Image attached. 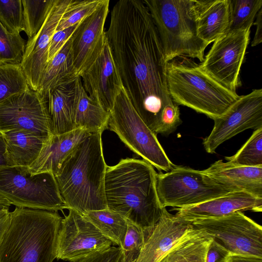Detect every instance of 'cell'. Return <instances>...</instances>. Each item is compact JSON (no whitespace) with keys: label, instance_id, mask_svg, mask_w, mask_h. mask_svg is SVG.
<instances>
[{"label":"cell","instance_id":"30","mask_svg":"<svg viewBox=\"0 0 262 262\" xmlns=\"http://www.w3.org/2000/svg\"><path fill=\"white\" fill-rule=\"evenodd\" d=\"M24 31L28 39L33 37L43 25L53 0H21Z\"/></svg>","mask_w":262,"mask_h":262},{"label":"cell","instance_id":"44","mask_svg":"<svg viewBox=\"0 0 262 262\" xmlns=\"http://www.w3.org/2000/svg\"><path fill=\"white\" fill-rule=\"evenodd\" d=\"M11 204L5 198L0 195V214L4 212L9 211Z\"/></svg>","mask_w":262,"mask_h":262},{"label":"cell","instance_id":"39","mask_svg":"<svg viewBox=\"0 0 262 262\" xmlns=\"http://www.w3.org/2000/svg\"><path fill=\"white\" fill-rule=\"evenodd\" d=\"M231 254L213 238L208 248L206 262H228Z\"/></svg>","mask_w":262,"mask_h":262},{"label":"cell","instance_id":"13","mask_svg":"<svg viewBox=\"0 0 262 262\" xmlns=\"http://www.w3.org/2000/svg\"><path fill=\"white\" fill-rule=\"evenodd\" d=\"M62 219L56 243L57 259L76 262L111 247L112 242L82 214L69 209Z\"/></svg>","mask_w":262,"mask_h":262},{"label":"cell","instance_id":"17","mask_svg":"<svg viewBox=\"0 0 262 262\" xmlns=\"http://www.w3.org/2000/svg\"><path fill=\"white\" fill-rule=\"evenodd\" d=\"M80 78L89 96L110 113L123 85L106 38L100 55Z\"/></svg>","mask_w":262,"mask_h":262},{"label":"cell","instance_id":"2","mask_svg":"<svg viewBox=\"0 0 262 262\" xmlns=\"http://www.w3.org/2000/svg\"><path fill=\"white\" fill-rule=\"evenodd\" d=\"M157 173L144 160L121 159L107 166L104 192L107 207L142 231L145 241L162 216L157 191Z\"/></svg>","mask_w":262,"mask_h":262},{"label":"cell","instance_id":"34","mask_svg":"<svg viewBox=\"0 0 262 262\" xmlns=\"http://www.w3.org/2000/svg\"><path fill=\"white\" fill-rule=\"evenodd\" d=\"M103 0H71L56 31L76 25L92 14Z\"/></svg>","mask_w":262,"mask_h":262},{"label":"cell","instance_id":"33","mask_svg":"<svg viewBox=\"0 0 262 262\" xmlns=\"http://www.w3.org/2000/svg\"><path fill=\"white\" fill-rule=\"evenodd\" d=\"M26 43L20 34L10 33L0 23V63H20Z\"/></svg>","mask_w":262,"mask_h":262},{"label":"cell","instance_id":"19","mask_svg":"<svg viewBox=\"0 0 262 262\" xmlns=\"http://www.w3.org/2000/svg\"><path fill=\"white\" fill-rule=\"evenodd\" d=\"M191 225L164 207L135 262H158Z\"/></svg>","mask_w":262,"mask_h":262},{"label":"cell","instance_id":"38","mask_svg":"<svg viewBox=\"0 0 262 262\" xmlns=\"http://www.w3.org/2000/svg\"><path fill=\"white\" fill-rule=\"evenodd\" d=\"M120 247L111 246L107 249L91 254L76 262H117Z\"/></svg>","mask_w":262,"mask_h":262},{"label":"cell","instance_id":"11","mask_svg":"<svg viewBox=\"0 0 262 262\" xmlns=\"http://www.w3.org/2000/svg\"><path fill=\"white\" fill-rule=\"evenodd\" d=\"M250 35V28L229 31L213 42L200 64L206 74L233 92L241 85L239 73Z\"/></svg>","mask_w":262,"mask_h":262},{"label":"cell","instance_id":"24","mask_svg":"<svg viewBox=\"0 0 262 262\" xmlns=\"http://www.w3.org/2000/svg\"><path fill=\"white\" fill-rule=\"evenodd\" d=\"M73 102L75 129H82L91 133H102L108 128L110 113L89 96L80 77L74 82Z\"/></svg>","mask_w":262,"mask_h":262},{"label":"cell","instance_id":"36","mask_svg":"<svg viewBox=\"0 0 262 262\" xmlns=\"http://www.w3.org/2000/svg\"><path fill=\"white\" fill-rule=\"evenodd\" d=\"M145 241L141 229L128 221L127 230L123 244L120 248L117 262H135Z\"/></svg>","mask_w":262,"mask_h":262},{"label":"cell","instance_id":"4","mask_svg":"<svg viewBox=\"0 0 262 262\" xmlns=\"http://www.w3.org/2000/svg\"><path fill=\"white\" fill-rule=\"evenodd\" d=\"M61 220L56 211L16 207L0 243V262H53Z\"/></svg>","mask_w":262,"mask_h":262},{"label":"cell","instance_id":"8","mask_svg":"<svg viewBox=\"0 0 262 262\" xmlns=\"http://www.w3.org/2000/svg\"><path fill=\"white\" fill-rule=\"evenodd\" d=\"M108 128L131 150L159 170L168 172L173 167L157 135L138 115L123 86L116 95L110 112Z\"/></svg>","mask_w":262,"mask_h":262},{"label":"cell","instance_id":"40","mask_svg":"<svg viewBox=\"0 0 262 262\" xmlns=\"http://www.w3.org/2000/svg\"><path fill=\"white\" fill-rule=\"evenodd\" d=\"M262 8L259 11L256 16V31L254 38L251 42V46L254 47L260 44L262 41Z\"/></svg>","mask_w":262,"mask_h":262},{"label":"cell","instance_id":"12","mask_svg":"<svg viewBox=\"0 0 262 262\" xmlns=\"http://www.w3.org/2000/svg\"><path fill=\"white\" fill-rule=\"evenodd\" d=\"M27 130L50 138V116L47 100L29 87L0 103V132Z\"/></svg>","mask_w":262,"mask_h":262},{"label":"cell","instance_id":"16","mask_svg":"<svg viewBox=\"0 0 262 262\" xmlns=\"http://www.w3.org/2000/svg\"><path fill=\"white\" fill-rule=\"evenodd\" d=\"M109 5V0H103L92 14L78 24L71 36L74 63L79 77L95 61L103 49Z\"/></svg>","mask_w":262,"mask_h":262},{"label":"cell","instance_id":"23","mask_svg":"<svg viewBox=\"0 0 262 262\" xmlns=\"http://www.w3.org/2000/svg\"><path fill=\"white\" fill-rule=\"evenodd\" d=\"M6 143L5 158L9 166L30 167L50 139L27 130L1 133Z\"/></svg>","mask_w":262,"mask_h":262},{"label":"cell","instance_id":"3","mask_svg":"<svg viewBox=\"0 0 262 262\" xmlns=\"http://www.w3.org/2000/svg\"><path fill=\"white\" fill-rule=\"evenodd\" d=\"M102 133L84 137L62 162L55 176L60 195L68 206L83 214L107 208L104 192L107 165Z\"/></svg>","mask_w":262,"mask_h":262},{"label":"cell","instance_id":"42","mask_svg":"<svg viewBox=\"0 0 262 262\" xmlns=\"http://www.w3.org/2000/svg\"><path fill=\"white\" fill-rule=\"evenodd\" d=\"M10 220V212L6 211L0 214V243Z\"/></svg>","mask_w":262,"mask_h":262},{"label":"cell","instance_id":"6","mask_svg":"<svg viewBox=\"0 0 262 262\" xmlns=\"http://www.w3.org/2000/svg\"><path fill=\"white\" fill-rule=\"evenodd\" d=\"M157 28L166 62L179 56L201 62L209 45L198 36L192 0H142Z\"/></svg>","mask_w":262,"mask_h":262},{"label":"cell","instance_id":"5","mask_svg":"<svg viewBox=\"0 0 262 262\" xmlns=\"http://www.w3.org/2000/svg\"><path fill=\"white\" fill-rule=\"evenodd\" d=\"M166 79L168 93L174 103L213 120L222 116L239 97L187 57L179 56L166 62Z\"/></svg>","mask_w":262,"mask_h":262},{"label":"cell","instance_id":"43","mask_svg":"<svg viewBox=\"0 0 262 262\" xmlns=\"http://www.w3.org/2000/svg\"><path fill=\"white\" fill-rule=\"evenodd\" d=\"M6 143L2 134L0 132V166L8 165L6 158Z\"/></svg>","mask_w":262,"mask_h":262},{"label":"cell","instance_id":"29","mask_svg":"<svg viewBox=\"0 0 262 262\" xmlns=\"http://www.w3.org/2000/svg\"><path fill=\"white\" fill-rule=\"evenodd\" d=\"M29 87L20 63H0V103Z\"/></svg>","mask_w":262,"mask_h":262},{"label":"cell","instance_id":"41","mask_svg":"<svg viewBox=\"0 0 262 262\" xmlns=\"http://www.w3.org/2000/svg\"><path fill=\"white\" fill-rule=\"evenodd\" d=\"M228 262H262V257L232 254Z\"/></svg>","mask_w":262,"mask_h":262},{"label":"cell","instance_id":"10","mask_svg":"<svg viewBox=\"0 0 262 262\" xmlns=\"http://www.w3.org/2000/svg\"><path fill=\"white\" fill-rule=\"evenodd\" d=\"M190 223L212 235L231 254L262 257L261 226L242 211Z\"/></svg>","mask_w":262,"mask_h":262},{"label":"cell","instance_id":"20","mask_svg":"<svg viewBox=\"0 0 262 262\" xmlns=\"http://www.w3.org/2000/svg\"><path fill=\"white\" fill-rule=\"evenodd\" d=\"M202 171L232 191L245 192L262 198V166H241L220 160Z\"/></svg>","mask_w":262,"mask_h":262},{"label":"cell","instance_id":"21","mask_svg":"<svg viewBox=\"0 0 262 262\" xmlns=\"http://www.w3.org/2000/svg\"><path fill=\"white\" fill-rule=\"evenodd\" d=\"M192 9L198 36L208 45L229 32L230 0L194 1Z\"/></svg>","mask_w":262,"mask_h":262},{"label":"cell","instance_id":"27","mask_svg":"<svg viewBox=\"0 0 262 262\" xmlns=\"http://www.w3.org/2000/svg\"><path fill=\"white\" fill-rule=\"evenodd\" d=\"M79 77L74 66L71 37L61 50L50 60L37 92L46 99L58 86L74 82Z\"/></svg>","mask_w":262,"mask_h":262},{"label":"cell","instance_id":"7","mask_svg":"<svg viewBox=\"0 0 262 262\" xmlns=\"http://www.w3.org/2000/svg\"><path fill=\"white\" fill-rule=\"evenodd\" d=\"M0 195L17 207L57 212L68 209L54 174H31L29 167L0 166Z\"/></svg>","mask_w":262,"mask_h":262},{"label":"cell","instance_id":"25","mask_svg":"<svg viewBox=\"0 0 262 262\" xmlns=\"http://www.w3.org/2000/svg\"><path fill=\"white\" fill-rule=\"evenodd\" d=\"M74 82L58 86L46 98L53 135L75 129L73 102Z\"/></svg>","mask_w":262,"mask_h":262},{"label":"cell","instance_id":"31","mask_svg":"<svg viewBox=\"0 0 262 262\" xmlns=\"http://www.w3.org/2000/svg\"><path fill=\"white\" fill-rule=\"evenodd\" d=\"M225 159L232 164L249 167L262 166V127L252 135L233 156Z\"/></svg>","mask_w":262,"mask_h":262},{"label":"cell","instance_id":"32","mask_svg":"<svg viewBox=\"0 0 262 262\" xmlns=\"http://www.w3.org/2000/svg\"><path fill=\"white\" fill-rule=\"evenodd\" d=\"M229 31L251 28L262 7V0H230Z\"/></svg>","mask_w":262,"mask_h":262},{"label":"cell","instance_id":"14","mask_svg":"<svg viewBox=\"0 0 262 262\" xmlns=\"http://www.w3.org/2000/svg\"><path fill=\"white\" fill-rule=\"evenodd\" d=\"M213 120L212 131L203 141L209 154L214 153L222 143L246 129L262 127V89L239 96L222 116Z\"/></svg>","mask_w":262,"mask_h":262},{"label":"cell","instance_id":"37","mask_svg":"<svg viewBox=\"0 0 262 262\" xmlns=\"http://www.w3.org/2000/svg\"><path fill=\"white\" fill-rule=\"evenodd\" d=\"M78 24L63 30L55 31L49 48L48 61L63 47L78 26Z\"/></svg>","mask_w":262,"mask_h":262},{"label":"cell","instance_id":"35","mask_svg":"<svg viewBox=\"0 0 262 262\" xmlns=\"http://www.w3.org/2000/svg\"><path fill=\"white\" fill-rule=\"evenodd\" d=\"M0 23L10 33L24 31L21 0H0Z\"/></svg>","mask_w":262,"mask_h":262},{"label":"cell","instance_id":"26","mask_svg":"<svg viewBox=\"0 0 262 262\" xmlns=\"http://www.w3.org/2000/svg\"><path fill=\"white\" fill-rule=\"evenodd\" d=\"M213 238L206 231L192 225L158 262H206Z\"/></svg>","mask_w":262,"mask_h":262},{"label":"cell","instance_id":"18","mask_svg":"<svg viewBox=\"0 0 262 262\" xmlns=\"http://www.w3.org/2000/svg\"><path fill=\"white\" fill-rule=\"evenodd\" d=\"M177 216L189 223L202 219L224 216L236 211L261 212L262 198L242 191H231L203 203L174 208Z\"/></svg>","mask_w":262,"mask_h":262},{"label":"cell","instance_id":"28","mask_svg":"<svg viewBox=\"0 0 262 262\" xmlns=\"http://www.w3.org/2000/svg\"><path fill=\"white\" fill-rule=\"evenodd\" d=\"M113 244L121 247L126 234L128 220L108 208L92 210L82 214Z\"/></svg>","mask_w":262,"mask_h":262},{"label":"cell","instance_id":"22","mask_svg":"<svg viewBox=\"0 0 262 262\" xmlns=\"http://www.w3.org/2000/svg\"><path fill=\"white\" fill-rule=\"evenodd\" d=\"M91 133L82 129L52 135L43 146L36 160L29 167L33 175L50 172L55 176L69 154Z\"/></svg>","mask_w":262,"mask_h":262},{"label":"cell","instance_id":"1","mask_svg":"<svg viewBox=\"0 0 262 262\" xmlns=\"http://www.w3.org/2000/svg\"><path fill=\"white\" fill-rule=\"evenodd\" d=\"M105 36L133 106L158 134L164 114L176 104L168 91L161 40L143 1H118L111 11Z\"/></svg>","mask_w":262,"mask_h":262},{"label":"cell","instance_id":"15","mask_svg":"<svg viewBox=\"0 0 262 262\" xmlns=\"http://www.w3.org/2000/svg\"><path fill=\"white\" fill-rule=\"evenodd\" d=\"M71 0H53L47 17L38 32L28 39L20 66L29 87L37 91L48 62L52 37Z\"/></svg>","mask_w":262,"mask_h":262},{"label":"cell","instance_id":"9","mask_svg":"<svg viewBox=\"0 0 262 262\" xmlns=\"http://www.w3.org/2000/svg\"><path fill=\"white\" fill-rule=\"evenodd\" d=\"M157 191L162 207L178 208L198 205L233 191L202 170L176 165L166 173H157Z\"/></svg>","mask_w":262,"mask_h":262}]
</instances>
